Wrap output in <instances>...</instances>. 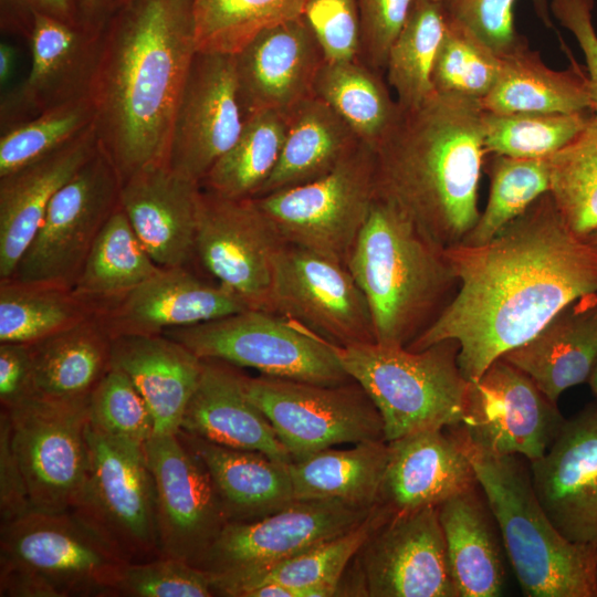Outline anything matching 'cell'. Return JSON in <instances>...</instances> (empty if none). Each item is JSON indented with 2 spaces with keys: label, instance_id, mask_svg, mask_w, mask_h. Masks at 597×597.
Masks as SVG:
<instances>
[{
  "label": "cell",
  "instance_id": "1",
  "mask_svg": "<svg viewBox=\"0 0 597 597\" xmlns=\"http://www.w3.org/2000/svg\"><path fill=\"white\" fill-rule=\"evenodd\" d=\"M446 255L459 289L406 348L455 341L469 381L531 339L568 303L597 292V244L568 227L549 191L489 242L458 243Z\"/></svg>",
  "mask_w": 597,
  "mask_h": 597
},
{
  "label": "cell",
  "instance_id": "2",
  "mask_svg": "<svg viewBox=\"0 0 597 597\" xmlns=\"http://www.w3.org/2000/svg\"><path fill=\"white\" fill-rule=\"evenodd\" d=\"M196 51L191 0H129L108 18L88 96L98 148L122 182L166 163Z\"/></svg>",
  "mask_w": 597,
  "mask_h": 597
},
{
  "label": "cell",
  "instance_id": "3",
  "mask_svg": "<svg viewBox=\"0 0 597 597\" xmlns=\"http://www.w3.org/2000/svg\"><path fill=\"white\" fill-rule=\"evenodd\" d=\"M481 102L434 93L401 107L374 148L376 197L443 249L463 241L480 210L486 151Z\"/></svg>",
  "mask_w": 597,
  "mask_h": 597
},
{
  "label": "cell",
  "instance_id": "4",
  "mask_svg": "<svg viewBox=\"0 0 597 597\" xmlns=\"http://www.w3.org/2000/svg\"><path fill=\"white\" fill-rule=\"evenodd\" d=\"M346 266L368 303L376 343L407 347L459 289L446 249L376 197Z\"/></svg>",
  "mask_w": 597,
  "mask_h": 597
},
{
  "label": "cell",
  "instance_id": "5",
  "mask_svg": "<svg viewBox=\"0 0 597 597\" xmlns=\"http://www.w3.org/2000/svg\"><path fill=\"white\" fill-rule=\"evenodd\" d=\"M447 429L474 468L523 595L597 597V548L556 530L535 495L525 459L488 453L457 426Z\"/></svg>",
  "mask_w": 597,
  "mask_h": 597
},
{
  "label": "cell",
  "instance_id": "6",
  "mask_svg": "<svg viewBox=\"0 0 597 597\" xmlns=\"http://www.w3.org/2000/svg\"><path fill=\"white\" fill-rule=\"evenodd\" d=\"M326 343L349 378L377 407L385 441L461 423L470 381L459 367L455 341H442L421 350L376 342Z\"/></svg>",
  "mask_w": 597,
  "mask_h": 597
},
{
  "label": "cell",
  "instance_id": "7",
  "mask_svg": "<svg viewBox=\"0 0 597 597\" xmlns=\"http://www.w3.org/2000/svg\"><path fill=\"white\" fill-rule=\"evenodd\" d=\"M128 563L70 511L0 524L1 597H113Z\"/></svg>",
  "mask_w": 597,
  "mask_h": 597
},
{
  "label": "cell",
  "instance_id": "8",
  "mask_svg": "<svg viewBox=\"0 0 597 597\" xmlns=\"http://www.w3.org/2000/svg\"><path fill=\"white\" fill-rule=\"evenodd\" d=\"M164 334L201 359L250 367L264 376L320 385L352 380L322 335L264 310L248 308Z\"/></svg>",
  "mask_w": 597,
  "mask_h": 597
},
{
  "label": "cell",
  "instance_id": "9",
  "mask_svg": "<svg viewBox=\"0 0 597 597\" xmlns=\"http://www.w3.org/2000/svg\"><path fill=\"white\" fill-rule=\"evenodd\" d=\"M375 198V151L362 143L328 174L253 199L283 243L346 265Z\"/></svg>",
  "mask_w": 597,
  "mask_h": 597
},
{
  "label": "cell",
  "instance_id": "10",
  "mask_svg": "<svg viewBox=\"0 0 597 597\" xmlns=\"http://www.w3.org/2000/svg\"><path fill=\"white\" fill-rule=\"evenodd\" d=\"M86 441L88 470L70 512L130 563L161 556L144 448L108 437L90 421Z\"/></svg>",
  "mask_w": 597,
  "mask_h": 597
},
{
  "label": "cell",
  "instance_id": "11",
  "mask_svg": "<svg viewBox=\"0 0 597 597\" xmlns=\"http://www.w3.org/2000/svg\"><path fill=\"white\" fill-rule=\"evenodd\" d=\"M241 378L292 461L341 443L385 440L377 407L354 380L320 385L264 375Z\"/></svg>",
  "mask_w": 597,
  "mask_h": 597
},
{
  "label": "cell",
  "instance_id": "12",
  "mask_svg": "<svg viewBox=\"0 0 597 597\" xmlns=\"http://www.w3.org/2000/svg\"><path fill=\"white\" fill-rule=\"evenodd\" d=\"M88 398L33 395L3 409L33 510L70 511L88 470Z\"/></svg>",
  "mask_w": 597,
  "mask_h": 597
},
{
  "label": "cell",
  "instance_id": "13",
  "mask_svg": "<svg viewBox=\"0 0 597 597\" xmlns=\"http://www.w3.org/2000/svg\"><path fill=\"white\" fill-rule=\"evenodd\" d=\"M121 188L115 167L97 148L54 196L10 277L74 287L96 238L121 206Z\"/></svg>",
  "mask_w": 597,
  "mask_h": 597
},
{
  "label": "cell",
  "instance_id": "14",
  "mask_svg": "<svg viewBox=\"0 0 597 597\" xmlns=\"http://www.w3.org/2000/svg\"><path fill=\"white\" fill-rule=\"evenodd\" d=\"M375 507L294 501L261 519L229 522L196 566L208 572L211 580L242 577L348 532Z\"/></svg>",
  "mask_w": 597,
  "mask_h": 597
},
{
  "label": "cell",
  "instance_id": "15",
  "mask_svg": "<svg viewBox=\"0 0 597 597\" xmlns=\"http://www.w3.org/2000/svg\"><path fill=\"white\" fill-rule=\"evenodd\" d=\"M268 312L339 345L376 342L368 303L347 266L297 245L282 243L274 254Z\"/></svg>",
  "mask_w": 597,
  "mask_h": 597
},
{
  "label": "cell",
  "instance_id": "16",
  "mask_svg": "<svg viewBox=\"0 0 597 597\" xmlns=\"http://www.w3.org/2000/svg\"><path fill=\"white\" fill-rule=\"evenodd\" d=\"M565 418L524 371L500 357L469 383L457 427L479 449L527 462L549 448Z\"/></svg>",
  "mask_w": 597,
  "mask_h": 597
},
{
  "label": "cell",
  "instance_id": "17",
  "mask_svg": "<svg viewBox=\"0 0 597 597\" xmlns=\"http://www.w3.org/2000/svg\"><path fill=\"white\" fill-rule=\"evenodd\" d=\"M354 565L365 596L458 597L438 506L387 512Z\"/></svg>",
  "mask_w": 597,
  "mask_h": 597
},
{
  "label": "cell",
  "instance_id": "18",
  "mask_svg": "<svg viewBox=\"0 0 597 597\" xmlns=\"http://www.w3.org/2000/svg\"><path fill=\"white\" fill-rule=\"evenodd\" d=\"M155 485L160 555L197 565L229 523L201 459L176 434L144 446Z\"/></svg>",
  "mask_w": 597,
  "mask_h": 597
},
{
  "label": "cell",
  "instance_id": "19",
  "mask_svg": "<svg viewBox=\"0 0 597 597\" xmlns=\"http://www.w3.org/2000/svg\"><path fill=\"white\" fill-rule=\"evenodd\" d=\"M243 125L233 55L196 51L177 104L167 165L201 184Z\"/></svg>",
  "mask_w": 597,
  "mask_h": 597
},
{
  "label": "cell",
  "instance_id": "20",
  "mask_svg": "<svg viewBox=\"0 0 597 597\" xmlns=\"http://www.w3.org/2000/svg\"><path fill=\"white\" fill-rule=\"evenodd\" d=\"M282 243L253 198H226L202 189L196 259L250 308L268 311L273 258Z\"/></svg>",
  "mask_w": 597,
  "mask_h": 597
},
{
  "label": "cell",
  "instance_id": "21",
  "mask_svg": "<svg viewBox=\"0 0 597 597\" xmlns=\"http://www.w3.org/2000/svg\"><path fill=\"white\" fill-rule=\"evenodd\" d=\"M528 465L535 495L556 530L597 548V402L565 419L547 451Z\"/></svg>",
  "mask_w": 597,
  "mask_h": 597
},
{
  "label": "cell",
  "instance_id": "22",
  "mask_svg": "<svg viewBox=\"0 0 597 597\" xmlns=\"http://www.w3.org/2000/svg\"><path fill=\"white\" fill-rule=\"evenodd\" d=\"M102 32L35 14L28 36L31 69L20 84L2 92L1 133L51 107L88 95Z\"/></svg>",
  "mask_w": 597,
  "mask_h": 597
},
{
  "label": "cell",
  "instance_id": "23",
  "mask_svg": "<svg viewBox=\"0 0 597 597\" xmlns=\"http://www.w3.org/2000/svg\"><path fill=\"white\" fill-rule=\"evenodd\" d=\"M244 121L261 112H287L314 95L325 62L302 17L268 28L233 55Z\"/></svg>",
  "mask_w": 597,
  "mask_h": 597
},
{
  "label": "cell",
  "instance_id": "24",
  "mask_svg": "<svg viewBox=\"0 0 597 597\" xmlns=\"http://www.w3.org/2000/svg\"><path fill=\"white\" fill-rule=\"evenodd\" d=\"M250 308L237 294L190 266L160 268L98 314L112 338L158 335Z\"/></svg>",
  "mask_w": 597,
  "mask_h": 597
},
{
  "label": "cell",
  "instance_id": "25",
  "mask_svg": "<svg viewBox=\"0 0 597 597\" xmlns=\"http://www.w3.org/2000/svg\"><path fill=\"white\" fill-rule=\"evenodd\" d=\"M201 191L200 184L167 163L142 168L122 182L121 208L157 265L190 266L196 259Z\"/></svg>",
  "mask_w": 597,
  "mask_h": 597
},
{
  "label": "cell",
  "instance_id": "26",
  "mask_svg": "<svg viewBox=\"0 0 597 597\" xmlns=\"http://www.w3.org/2000/svg\"><path fill=\"white\" fill-rule=\"evenodd\" d=\"M388 447L378 504L389 514L439 506L478 484L470 459L448 429L418 431Z\"/></svg>",
  "mask_w": 597,
  "mask_h": 597
},
{
  "label": "cell",
  "instance_id": "27",
  "mask_svg": "<svg viewBox=\"0 0 597 597\" xmlns=\"http://www.w3.org/2000/svg\"><path fill=\"white\" fill-rule=\"evenodd\" d=\"M97 148L91 126L57 150L0 177V280L13 274L52 199Z\"/></svg>",
  "mask_w": 597,
  "mask_h": 597
},
{
  "label": "cell",
  "instance_id": "28",
  "mask_svg": "<svg viewBox=\"0 0 597 597\" xmlns=\"http://www.w3.org/2000/svg\"><path fill=\"white\" fill-rule=\"evenodd\" d=\"M202 360L201 376L179 431L220 446L259 451L289 464L292 458L271 422L247 396L242 374L228 363Z\"/></svg>",
  "mask_w": 597,
  "mask_h": 597
},
{
  "label": "cell",
  "instance_id": "29",
  "mask_svg": "<svg viewBox=\"0 0 597 597\" xmlns=\"http://www.w3.org/2000/svg\"><path fill=\"white\" fill-rule=\"evenodd\" d=\"M502 358L524 371L554 402L565 390L588 381L597 363V292L568 303Z\"/></svg>",
  "mask_w": 597,
  "mask_h": 597
},
{
  "label": "cell",
  "instance_id": "30",
  "mask_svg": "<svg viewBox=\"0 0 597 597\" xmlns=\"http://www.w3.org/2000/svg\"><path fill=\"white\" fill-rule=\"evenodd\" d=\"M203 360L166 336L113 338L112 367L121 369L145 399L155 434H176L199 383Z\"/></svg>",
  "mask_w": 597,
  "mask_h": 597
},
{
  "label": "cell",
  "instance_id": "31",
  "mask_svg": "<svg viewBox=\"0 0 597 597\" xmlns=\"http://www.w3.org/2000/svg\"><path fill=\"white\" fill-rule=\"evenodd\" d=\"M438 514L457 596H500L506 553L479 483L441 503Z\"/></svg>",
  "mask_w": 597,
  "mask_h": 597
},
{
  "label": "cell",
  "instance_id": "32",
  "mask_svg": "<svg viewBox=\"0 0 597 597\" xmlns=\"http://www.w3.org/2000/svg\"><path fill=\"white\" fill-rule=\"evenodd\" d=\"M178 434L206 465L229 522L261 519L295 501L287 464L259 451Z\"/></svg>",
  "mask_w": 597,
  "mask_h": 597
},
{
  "label": "cell",
  "instance_id": "33",
  "mask_svg": "<svg viewBox=\"0 0 597 597\" xmlns=\"http://www.w3.org/2000/svg\"><path fill=\"white\" fill-rule=\"evenodd\" d=\"M282 151L275 168L253 198L315 180L363 143L324 101L312 95L290 111Z\"/></svg>",
  "mask_w": 597,
  "mask_h": 597
},
{
  "label": "cell",
  "instance_id": "34",
  "mask_svg": "<svg viewBox=\"0 0 597 597\" xmlns=\"http://www.w3.org/2000/svg\"><path fill=\"white\" fill-rule=\"evenodd\" d=\"M481 106L499 114L591 111L586 71L576 63L553 70L526 43L501 56L499 78Z\"/></svg>",
  "mask_w": 597,
  "mask_h": 597
},
{
  "label": "cell",
  "instance_id": "35",
  "mask_svg": "<svg viewBox=\"0 0 597 597\" xmlns=\"http://www.w3.org/2000/svg\"><path fill=\"white\" fill-rule=\"evenodd\" d=\"M388 442L368 440L328 448L287 464L295 501L329 500L373 509L379 503Z\"/></svg>",
  "mask_w": 597,
  "mask_h": 597
},
{
  "label": "cell",
  "instance_id": "36",
  "mask_svg": "<svg viewBox=\"0 0 597 597\" xmlns=\"http://www.w3.org/2000/svg\"><path fill=\"white\" fill-rule=\"evenodd\" d=\"M29 345L35 394L48 398L90 397L112 368L113 338L98 314Z\"/></svg>",
  "mask_w": 597,
  "mask_h": 597
},
{
  "label": "cell",
  "instance_id": "37",
  "mask_svg": "<svg viewBox=\"0 0 597 597\" xmlns=\"http://www.w3.org/2000/svg\"><path fill=\"white\" fill-rule=\"evenodd\" d=\"M386 513L378 504L362 523L337 537L262 570L238 578L212 580L214 594L241 597L245 590L258 585L281 584L295 587H334L344 596L342 578L345 572Z\"/></svg>",
  "mask_w": 597,
  "mask_h": 597
},
{
  "label": "cell",
  "instance_id": "38",
  "mask_svg": "<svg viewBox=\"0 0 597 597\" xmlns=\"http://www.w3.org/2000/svg\"><path fill=\"white\" fill-rule=\"evenodd\" d=\"M73 287L0 280V343L32 344L100 314Z\"/></svg>",
  "mask_w": 597,
  "mask_h": 597
},
{
  "label": "cell",
  "instance_id": "39",
  "mask_svg": "<svg viewBox=\"0 0 597 597\" xmlns=\"http://www.w3.org/2000/svg\"><path fill=\"white\" fill-rule=\"evenodd\" d=\"M160 268L119 206L96 238L73 289L102 313Z\"/></svg>",
  "mask_w": 597,
  "mask_h": 597
},
{
  "label": "cell",
  "instance_id": "40",
  "mask_svg": "<svg viewBox=\"0 0 597 597\" xmlns=\"http://www.w3.org/2000/svg\"><path fill=\"white\" fill-rule=\"evenodd\" d=\"M314 95L328 104L355 132L375 148L390 129L398 113L380 73L360 59L324 62L314 84Z\"/></svg>",
  "mask_w": 597,
  "mask_h": 597
},
{
  "label": "cell",
  "instance_id": "41",
  "mask_svg": "<svg viewBox=\"0 0 597 597\" xmlns=\"http://www.w3.org/2000/svg\"><path fill=\"white\" fill-rule=\"evenodd\" d=\"M286 128V112L248 117L237 142L211 167L201 188L226 198H253L277 164Z\"/></svg>",
  "mask_w": 597,
  "mask_h": 597
},
{
  "label": "cell",
  "instance_id": "42",
  "mask_svg": "<svg viewBox=\"0 0 597 597\" xmlns=\"http://www.w3.org/2000/svg\"><path fill=\"white\" fill-rule=\"evenodd\" d=\"M446 25V15L439 1H413L389 51L385 70L399 106H417L436 93L432 70Z\"/></svg>",
  "mask_w": 597,
  "mask_h": 597
},
{
  "label": "cell",
  "instance_id": "43",
  "mask_svg": "<svg viewBox=\"0 0 597 597\" xmlns=\"http://www.w3.org/2000/svg\"><path fill=\"white\" fill-rule=\"evenodd\" d=\"M306 0H191L197 51L237 54L263 30L302 17Z\"/></svg>",
  "mask_w": 597,
  "mask_h": 597
},
{
  "label": "cell",
  "instance_id": "44",
  "mask_svg": "<svg viewBox=\"0 0 597 597\" xmlns=\"http://www.w3.org/2000/svg\"><path fill=\"white\" fill-rule=\"evenodd\" d=\"M483 168L490 179L488 202L460 243L479 245L489 242L551 188L548 158L486 154Z\"/></svg>",
  "mask_w": 597,
  "mask_h": 597
},
{
  "label": "cell",
  "instance_id": "45",
  "mask_svg": "<svg viewBox=\"0 0 597 597\" xmlns=\"http://www.w3.org/2000/svg\"><path fill=\"white\" fill-rule=\"evenodd\" d=\"M591 111L499 114L483 109L486 154L546 159L572 143L589 124Z\"/></svg>",
  "mask_w": 597,
  "mask_h": 597
},
{
  "label": "cell",
  "instance_id": "46",
  "mask_svg": "<svg viewBox=\"0 0 597 597\" xmlns=\"http://www.w3.org/2000/svg\"><path fill=\"white\" fill-rule=\"evenodd\" d=\"M549 192L568 227L586 237L597 230V119L548 158Z\"/></svg>",
  "mask_w": 597,
  "mask_h": 597
},
{
  "label": "cell",
  "instance_id": "47",
  "mask_svg": "<svg viewBox=\"0 0 597 597\" xmlns=\"http://www.w3.org/2000/svg\"><path fill=\"white\" fill-rule=\"evenodd\" d=\"M88 95L51 107L6 132L0 138V177L40 159L93 126Z\"/></svg>",
  "mask_w": 597,
  "mask_h": 597
},
{
  "label": "cell",
  "instance_id": "48",
  "mask_svg": "<svg viewBox=\"0 0 597 597\" xmlns=\"http://www.w3.org/2000/svg\"><path fill=\"white\" fill-rule=\"evenodd\" d=\"M500 71L501 56L467 30L447 21L432 70L436 93L482 102L494 87Z\"/></svg>",
  "mask_w": 597,
  "mask_h": 597
},
{
  "label": "cell",
  "instance_id": "49",
  "mask_svg": "<svg viewBox=\"0 0 597 597\" xmlns=\"http://www.w3.org/2000/svg\"><path fill=\"white\" fill-rule=\"evenodd\" d=\"M90 423L114 439L142 447L155 434L151 412L132 380L112 367L88 398Z\"/></svg>",
  "mask_w": 597,
  "mask_h": 597
},
{
  "label": "cell",
  "instance_id": "50",
  "mask_svg": "<svg viewBox=\"0 0 597 597\" xmlns=\"http://www.w3.org/2000/svg\"><path fill=\"white\" fill-rule=\"evenodd\" d=\"M547 27L552 28L551 1L530 0ZM516 0H441L446 20L461 27L499 56H504L528 41L517 32L514 20Z\"/></svg>",
  "mask_w": 597,
  "mask_h": 597
},
{
  "label": "cell",
  "instance_id": "51",
  "mask_svg": "<svg viewBox=\"0 0 597 597\" xmlns=\"http://www.w3.org/2000/svg\"><path fill=\"white\" fill-rule=\"evenodd\" d=\"M211 576L198 566L175 557L159 556L128 563L113 597H211Z\"/></svg>",
  "mask_w": 597,
  "mask_h": 597
},
{
  "label": "cell",
  "instance_id": "52",
  "mask_svg": "<svg viewBox=\"0 0 597 597\" xmlns=\"http://www.w3.org/2000/svg\"><path fill=\"white\" fill-rule=\"evenodd\" d=\"M302 18L316 38L326 62L360 56V19L357 0H306Z\"/></svg>",
  "mask_w": 597,
  "mask_h": 597
},
{
  "label": "cell",
  "instance_id": "53",
  "mask_svg": "<svg viewBox=\"0 0 597 597\" xmlns=\"http://www.w3.org/2000/svg\"><path fill=\"white\" fill-rule=\"evenodd\" d=\"M415 0H357L360 19L359 59L378 73L386 70L389 51Z\"/></svg>",
  "mask_w": 597,
  "mask_h": 597
},
{
  "label": "cell",
  "instance_id": "54",
  "mask_svg": "<svg viewBox=\"0 0 597 597\" xmlns=\"http://www.w3.org/2000/svg\"><path fill=\"white\" fill-rule=\"evenodd\" d=\"M593 9L594 0H551V13L574 35L584 54L591 112L597 119V32Z\"/></svg>",
  "mask_w": 597,
  "mask_h": 597
},
{
  "label": "cell",
  "instance_id": "55",
  "mask_svg": "<svg viewBox=\"0 0 597 597\" xmlns=\"http://www.w3.org/2000/svg\"><path fill=\"white\" fill-rule=\"evenodd\" d=\"M32 510L27 481L11 444L9 418L7 412L1 409L0 522L7 523Z\"/></svg>",
  "mask_w": 597,
  "mask_h": 597
},
{
  "label": "cell",
  "instance_id": "56",
  "mask_svg": "<svg viewBox=\"0 0 597 597\" xmlns=\"http://www.w3.org/2000/svg\"><path fill=\"white\" fill-rule=\"evenodd\" d=\"M35 14L78 24L80 0H0V25L3 32L28 38Z\"/></svg>",
  "mask_w": 597,
  "mask_h": 597
},
{
  "label": "cell",
  "instance_id": "57",
  "mask_svg": "<svg viewBox=\"0 0 597 597\" xmlns=\"http://www.w3.org/2000/svg\"><path fill=\"white\" fill-rule=\"evenodd\" d=\"M35 395L29 344L0 343V402L10 408Z\"/></svg>",
  "mask_w": 597,
  "mask_h": 597
},
{
  "label": "cell",
  "instance_id": "58",
  "mask_svg": "<svg viewBox=\"0 0 597 597\" xmlns=\"http://www.w3.org/2000/svg\"><path fill=\"white\" fill-rule=\"evenodd\" d=\"M115 4L116 0H80L82 25L92 31H103Z\"/></svg>",
  "mask_w": 597,
  "mask_h": 597
},
{
  "label": "cell",
  "instance_id": "59",
  "mask_svg": "<svg viewBox=\"0 0 597 597\" xmlns=\"http://www.w3.org/2000/svg\"><path fill=\"white\" fill-rule=\"evenodd\" d=\"M18 61V50L9 42L0 43V86L2 92L8 90L13 78Z\"/></svg>",
  "mask_w": 597,
  "mask_h": 597
},
{
  "label": "cell",
  "instance_id": "60",
  "mask_svg": "<svg viewBox=\"0 0 597 597\" xmlns=\"http://www.w3.org/2000/svg\"><path fill=\"white\" fill-rule=\"evenodd\" d=\"M591 388V391L595 394V396L597 397V363L590 374V377L587 381Z\"/></svg>",
  "mask_w": 597,
  "mask_h": 597
},
{
  "label": "cell",
  "instance_id": "61",
  "mask_svg": "<svg viewBox=\"0 0 597 597\" xmlns=\"http://www.w3.org/2000/svg\"><path fill=\"white\" fill-rule=\"evenodd\" d=\"M590 241L595 242L597 244V230L586 235Z\"/></svg>",
  "mask_w": 597,
  "mask_h": 597
},
{
  "label": "cell",
  "instance_id": "62",
  "mask_svg": "<svg viewBox=\"0 0 597 597\" xmlns=\"http://www.w3.org/2000/svg\"><path fill=\"white\" fill-rule=\"evenodd\" d=\"M127 1H129V0H116L115 9H116L118 6H121V4H123V3L127 2Z\"/></svg>",
  "mask_w": 597,
  "mask_h": 597
},
{
  "label": "cell",
  "instance_id": "63",
  "mask_svg": "<svg viewBox=\"0 0 597 597\" xmlns=\"http://www.w3.org/2000/svg\"><path fill=\"white\" fill-rule=\"evenodd\" d=\"M431 1H439L440 2L441 0H431Z\"/></svg>",
  "mask_w": 597,
  "mask_h": 597
},
{
  "label": "cell",
  "instance_id": "64",
  "mask_svg": "<svg viewBox=\"0 0 597 597\" xmlns=\"http://www.w3.org/2000/svg\"><path fill=\"white\" fill-rule=\"evenodd\" d=\"M596 579H597V572H596Z\"/></svg>",
  "mask_w": 597,
  "mask_h": 597
}]
</instances>
